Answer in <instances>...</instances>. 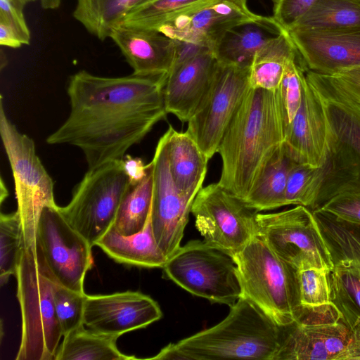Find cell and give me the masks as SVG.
I'll return each instance as SVG.
<instances>
[{
  "label": "cell",
  "mask_w": 360,
  "mask_h": 360,
  "mask_svg": "<svg viewBox=\"0 0 360 360\" xmlns=\"http://www.w3.org/2000/svg\"><path fill=\"white\" fill-rule=\"evenodd\" d=\"M119 338L98 333L82 325L63 335L54 360H130L134 356L122 353Z\"/></svg>",
  "instance_id": "obj_29"
},
{
  "label": "cell",
  "mask_w": 360,
  "mask_h": 360,
  "mask_svg": "<svg viewBox=\"0 0 360 360\" xmlns=\"http://www.w3.org/2000/svg\"><path fill=\"white\" fill-rule=\"evenodd\" d=\"M109 38L118 46L133 74L141 76L168 75L175 58L176 41L162 33L120 23Z\"/></svg>",
  "instance_id": "obj_19"
},
{
  "label": "cell",
  "mask_w": 360,
  "mask_h": 360,
  "mask_svg": "<svg viewBox=\"0 0 360 360\" xmlns=\"http://www.w3.org/2000/svg\"><path fill=\"white\" fill-rule=\"evenodd\" d=\"M162 316L161 309L150 296L127 290L108 295H86L84 325L108 335H122L147 327Z\"/></svg>",
  "instance_id": "obj_15"
},
{
  "label": "cell",
  "mask_w": 360,
  "mask_h": 360,
  "mask_svg": "<svg viewBox=\"0 0 360 360\" xmlns=\"http://www.w3.org/2000/svg\"><path fill=\"white\" fill-rule=\"evenodd\" d=\"M153 189V171L151 162L146 176L135 185H130L123 196L112 224L123 236L141 231L150 215Z\"/></svg>",
  "instance_id": "obj_31"
},
{
  "label": "cell",
  "mask_w": 360,
  "mask_h": 360,
  "mask_svg": "<svg viewBox=\"0 0 360 360\" xmlns=\"http://www.w3.org/2000/svg\"><path fill=\"white\" fill-rule=\"evenodd\" d=\"M297 53L288 31L283 30L270 39L257 51L250 65V87L278 89L287 62Z\"/></svg>",
  "instance_id": "obj_28"
},
{
  "label": "cell",
  "mask_w": 360,
  "mask_h": 360,
  "mask_svg": "<svg viewBox=\"0 0 360 360\" xmlns=\"http://www.w3.org/2000/svg\"><path fill=\"white\" fill-rule=\"evenodd\" d=\"M162 269L165 278L212 303L231 307L241 296L233 259L203 240L181 246Z\"/></svg>",
  "instance_id": "obj_8"
},
{
  "label": "cell",
  "mask_w": 360,
  "mask_h": 360,
  "mask_svg": "<svg viewBox=\"0 0 360 360\" xmlns=\"http://www.w3.org/2000/svg\"><path fill=\"white\" fill-rule=\"evenodd\" d=\"M0 134L13 175L24 246L37 252L36 231L41 211L46 206L56 205L53 181L36 153L33 140L8 119L2 96Z\"/></svg>",
  "instance_id": "obj_6"
},
{
  "label": "cell",
  "mask_w": 360,
  "mask_h": 360,
  "mask_svg": "<svg viewBox=\"0 0 360 360\" xmlns=\"http://www.w3.org/2000/svg\"><path fill=\"white\" fill-rule=\"evenodd\" d=\"M21 314L16 360H54L63 336L56 314L53 281L37 258L24 248L15 274Z\"/></svg>",
  "instance_id": "obj_5"
},
{
  "label": "cell",
  "mask_w": 360,
  "mask_h": 360,
  "mask_svg": "<svg viewBox=\"0 0 360 360\" xmlns=\"http://www.w3.org/2000/svg\"><path fill=\"white\" fill-rule=\"evenodd\" d=\"M167 75L108 77L81 70L67 88L70 112L50 134V145L79 148L92 169L122 160L160 121L165 119L164 87Z\"/></svg>",
  "instance_id": "obj_1"
},
{
  "label": "cell",
  "mask_w": 360,
  "mask_h": 360,
  "mask_svg": "<svg viewBox=\"0 0 360 360\" xmlns=\"http://www.w3.org/2000/svg\"><path fill=\"white\" fill-rule=\"evenodd\" d=\"M122 160L88 169L70 201L59 210L67 221L93 247L112 226L122 199L130 186Z\"/></svg>",
  "instance_id": "obj_7"
},
{
  "label": "cell",
  "mask_w": 360,
  "mask_h": 360,
  "mask_svg": "<svg viewBox=\"0 0 360 360\" xmlns=\"http://www.w3.org/2000/svg\"><path fill=\"white\" fill-rule=\"evenodd\" d=\"M356 25H360V0H316L290 30L335 29Z\"/></svg>",
  "instance_id": "obj_32"
},
{
  "label": "cell",
  "mask_w": 360,
  "mask_h": 360,
  "mask_svg": "<svg viewBox=\"0 0 360 360\" xmlns=\"http://www.w3.org/2000/svg\"><path fill=\"white\" fill-rule=\"evenodd\" d=\"M24 238L20 215L16 210L0 215V283L3 286L15 276L22 254Z\"/></svg>",
  "instance_id": "obj_35"
},
{
  "label": "cell",
  "mask_w": 360,
  "mask_h": 360,
  "mask_svg": "<svg viewBox=\"0 0 360 360\" xmlns=\"http://www.w3.org/2000/svg\"><path fill=\"white\" fill-rule=\"evenodd\" d=\"M319 209L340 219L360 224V182L348 186Z\"/></svg>",
  "instance_id": "obj_39"
},
{
  "label": "cell",
  "mask_w": 360,
  "mask_h": 360,
  "mask_svg": "<svg viewBox=\"0 0 360 360\" xmlns=\"http://www.w3.org/2000/svg\"><path fill=\"white\" fill-rule=\"evenodd\" d=\"M41 6L44 9L53 10L58 8L61 0H39Z\"/></svg>",
  "instance_id": "obj_47"
},
{
  "label": "cell",
  "mask_w": 360,
  "mask_h": 360,
  "mask_svg": "<svg viewBox=\"0 0 360 360\" xmlns=\"http://www.w3.org/2000/svg\"><path fill=\"white\" fill-rule=\"evenodd\" d=\"M316 0H271L273 18L285 30H290Z\"/></svg>",
  "instance_id": "obj_40"
},
{
  "label": "cell",
  "mask_w": 360,
  "mask_h": 360,
  "mask_svg": "<svg viewBox=\"0 0 360 360\" xmlns=\"http://www.w3.org/2000/svg\"><path fill=\"white\" fill-rule=\"evenodd\" d=\"M329 282L331 302L338 310L341 320L352 329L360 323V271L333 267Z\"/></svg>",
  "instance_id": "obj_33"
},
{
  "label": "cell",
  "mask_w": 360,
  "mask_h": 360,
  "mask_svg": "<svg viewBox=\"0 0 360 360\" xmlns=\"http://www.w3.org/2000/svg\"><path fill=\"white\" fill-rule=\"evenodd\" d=\"M266 18L252 12L247 0H213L165 22L155 30L175 40L206 45L213 51L216 41L228 30Z\"/></svg>",
  "instance_id": "obj_16"
},
{
  "label": "cell",
  "mask_w": 360,
  "mask_h": 360,
  "mask_svg": "<svg viewBox=\"0 0 360 360\" xmlns=\"http://www.w3.org/2000/svg\"><path fill=\"white\" fill-rule=\"evenodd\" d=\"M233 259L241 296L279 327L295 322L303 311L296 270L282 261L257 236Z\"/></svg>",
  "instance_id": "obj_4"
},
{
  "label": "cell",
  "mask_w": 360,
  "mask_h": 360,
  "mask_svg": "<svg viewBox=\"0 0 360 360\" xmlns=\"http://www.w3.org/2000/svg\"><path fill=\"white\" fill-rule=\"evenodd\" d=\"M281 329L274 360H349L352 330L333 303L304 307L295 322Z\"/></svg>",
  "instance_id": "obj_11"
},
{
  "label": "cell",
  "mask_w": 360,
  "mask_h": 360,
  "mask_svg": "<svg viewBox=\"0 0 360 360\" xmlns=\"http://www.w3.org/2000/svg\"><path fill=\"white\" fill-rule=\"evenodd\" d=\"M257 236L296 271L333 264L313 212L302 205L256 216Z\"/></svg>",
  "instance_id": "obj_9"
},
{
  "label": "cell",
  "mask_w": 360,
  "mask_h": 360,
  "mask_svg": "<svg viewBox=\"0 0 360 360\" xmlns=\"http://www.w3.org/2000/svg\"><path fill=\"white\" fill-rule=\"evenodd\" d=\"M230 308L217 325L170 343L149 359L274 360L281 327L243 296Z\"/></svg>",
  "instance_id": "obj_3"
},
{
  "label": "cell",
  "mask_w": 360,
  "mask_h": 360,
  "mask_svg": "<svg viewBox=\"0 0 360 360\" xmlns=\"http://www.w3.org/2000/svg\"><path fill=\"white\" fill-rule=\"evenodd\" d=\"M288 32L307 70L333 75L360 67V25Z\"/></svg>",
  "instance_id": "obj_17"
},
{
  "label": "cell",
  "mask_w": 360,
  "mask_h": 360,
  "mask_svg": "<svg viewBox=\"0 0 360 360\" xmlns=\"http://www.w3.org/2000/svg\"><path fill=\"white\" fill-rule=\"evenodd\" d=\"M285 141L278 89L250 88L218 147L221 186L243 201Z\"/></svg>",
  "instance_id": "obj_2"
},
{
  "label": "cell",
  "mask_w": 360,
  "mask_h": 360,
  "mask_svg": "<svg viewBox=\"0 0 360 360\" xmlns=\"http://www.w3.org/2000/svg\"><path fill=\"white\" fill-rule=\"evenodd\" d=\"M307 69L297 53L287 62L278 88L283 115L285 136L302 102Z\"/></svg>",
  "instance_id": "obj_36"
},
{
  "label": "cell",
  "mask_w": 360,
  "mask_h": 360,
  "mask_svg": "<svg viewBox=\"0 0 360 360\" xmlns=\"http://www.w3.org/2000/svg\"><path fill=\"white\" fill-rule=\"evenodd\" d=\"M146 0H77L72 13L91 34L103 41L134 8Z\"/></svg>",
  "instance_id": "obj_30"
},
{
  "label": "cell",
  "mask_w": 360,
  "mask_h": 360,
  "mask_svg": "<svg viewBox=\"0 0 360 360\" xmlns=\"http://www.w3.org/2000/svg\"><path fill=\"white\" fill-rule=\"evenodd\" d=\"M8 192L6 188V186L2 179L1 178V183H0V202L1 204L3 203L4 200L8 197Z\"/></svg>",
  "instance_id": "obj_48"
},
{
  "label": "cell",
  "mask_w": 360,
  "mask_h": 360,
  "mask_svg": "<svg viewBox=\"0 0 360 360\" xmlns=\"http://www.w3.org/2000/svg\"><path fill=\"white\" fill-rule=\"evenodd\" d=\"M217 63L213 51L208 50L172 70L164 87L167 112L188 122L210 86Z\"/></svg>",
  "instance_id": "obj_20"
},
{
  "label": "cell",
  "mask_w": 360,
  "mask_h": 360,
  "mask_svg": "<svg viewBox=\"0 0 360 360\" xmlns=\"http://www.w3.org/2000/svg\"><path fill=\"white\" fill-rule=\"evenodd\" d=\"M26 44L18 31L8 22L0 20V45L10 48H19Z\"/></svg>",
  "instance_id": "obj_45"
},
{
  "label": "cell",
  "mask_w": 360,
  "mask_h": 360,
  "mask_svg": "<svg viewBox=\"0 0 360 360\" xmlns=\"http://www.w3.org/2000/svg\"><path fill=\"white\" fill-rule=\"evenodd\" d=\"M168 158L175 185L185 194L196 197L202 188L209 158L186 131L169 128Z\"/></svg>",
  "instance_id": "obj_25"
},
{
  "label": "cell",
  "mask_w": 360,
  "mask_h": 360,
  "mask_svg": "<svg viewBox=\"0 0 360 360\" xmlns=\"http://www.w3.org/2000/svg\"><path fill=\"white\" fill-rule=\"evenodd\" d=\"M191 213L203 241L232 258L257 236L258 212L218 183L200 189Z\"/></svg>",
  "instance_id": "obj_12"
},
{
  "label": "cell",
  "mask_w": 360,
  "mask_h": 360,
  "mask_svg": "<svg viewBox=\"0 0 360 360\" xmlns=\"http://www.w3.org/2000/svg\"><path fill=\"white\" fill-rule=\"evenodd\" d=\"M37 258L56 283L84 293V283L94 262L92 246L65 219L59 206L41 211L37 231Z\"/></svg>",
  "instance_id": "obj_10"
},
{
  "label": "cell",
  "mask_w": 360,
  "mask_h": 360,
  "mask_svg": "<svg viewBox=\"0 0 360 360\" xmlns=\"http://www.w3.org/2000/svg\"><path fill=\"white\" fill-rule=\"evenodd\" d=\"M328 136L323 101L305 75L302 102L286 131L284 143L295 162L317 167L323 160Z\"/></svg>",
  "instance_id": "obj_18"
},
{
  "label": "cell",
  "mask_w": 360,
  "mask_h": 360,
  "mask_svg": "<svg viewBox=\"0 0 360 360\" xmlns=\"http://www.w3.org/2000/svg\"><path fill=\"white\" fill-rule=\"evenodd\" d=\"M294 162L283 143L267 162L243 202L257 212L285 206L287 179Z\"/></svg>",
  "instance_id": "obj_27"
},
{
  "label": "cell",
  "mask_w": 360,
  "mask_h": 360,
  "mask_svg": "<svg viewBox=\"0 0 360 360\" xmlns=\"http://www.w3.org/2000/svg\"><path fill=\"white\" fill-rule=\"evenodd\" d=\"M313 212L333 267L360 271V224L340 219L322 209Z\"/></svg>",
  "instance_id": "obj_26"
},
{
  "label": "cell",
  "mask_w": 360,
  "mask_h": 360,
  "mask_svg": "<svg viewBox=\"0 0 360 360\" xmlns=\"http://www.w3.org/2000/svg\"><path fill=\"white\" fill-rule=\"evenodd\" d=\"M212 1L146 0L131 10L121 22L155 30L165 22Z\"/></svg>",
  "instance_id": "obj_34"
},
{
  "label": "cell",
  "mask_w": 360,
  "mask_h": 360,
  "mask_svg": "<svg viewBox=\"0 0 360 360\" xmlns=\"http://www.w3.org/2000/svg\"><path fill=\"white\" fill-rule=\"evenodd\" d=\"M96 245L115 262L127 265L162 268L167 260L154 236L150 215L139 232L123 236L112 226Z\"/></svg>",
  "instance_id": "obj_24"
},
{
  "label": "cell",
  "mask_w": 360,
  "mask_h": 360,
  "mask_svg": "<svg viewBox=\"0 0 360 360\" xmlns=\"http://www.w3.org/2000/svg\"><path fill=\"white\" fill-rule=\"evenodd\" d=\"M250 68L217 61L210 86L188 122L186 131L211 159L250 88Z\"/></svg>",
  "instance_id": "obj_13"
},
{
  "label": "cell",
  "mask_w": 360,
  "mask_h": 360,
  "mask_svg": "<svg viewBox=\"0 0 360 360\" xmlns=\"http://www.w3.org/2000/svg\"><path fill=\"white\" fill-rule=\"evenodd\" d=\"M16 5L24 8L27 4L36 1L37 0H11Z\"/></svg>",
  "instance_id": "obj_49"
},
{
  "label": "cell",
  "mask_w": 360,
  "mask_h": 360,
  "mask_svg": "<svg viewBox=\"0 0 360 360\" xmlns=\"http://www.w3.org/2000/svg\"><path fill=\"white\" fill-rule=\"evenodd\" d=\"M326 268L309 267L296 271L300 302L302 307L316 308L332 304L329 275Z\"/></svg>",
  "instance_id": "obj_37"
},
{
  "label": "cell",
  "mask_w": 360,
  "mask_h": 360,
  "mask_svg": "<svg viewBox=\"0 0 360 360\" xmlns=\"http://www.w3.org/2000/svg\"><path fill=\"white\" fill-rule=\"evenodd\" d=\"M313 167L294 162L288 174L285 188V205H302Z\"/></svg>",
  "instance_id": "obj_41"
},
{
  "label": "cell",
  "mask_w": 360,
  "mask_h": 360,
  "mask_svg": "<svg viewBox=\"0 0 360 360\" xmlns=\"http://www.w3.org/2000/svg\"><path fill=\"white\" fill-rule=\"evenodd\" d=\"M283 30L272 16L243 23L226 31L216 41L213 53L219 63L250 68L257 51Z\"/></svg>",
  "instance_id": "obj_23"
},
{
  "label": "cell",
  "mask_w": 360,
  "mask_h": 360,
  "mask_svg": "<svg viewBox=\"0 0 360 360\" xmlns=\"http://www.w3.org/2000/svg\"><path fill=\"white\" fill-rule=\"evenodd\" d=\"M352 330V341L350 347L349 360H360V323L356 325Z\"/></svg>",
  "instance_id": "obj_46"
},
{
  "label": "cell",
  "mask_w": 360,
  "mask_h": 360,
  "mask_svg": "<svg viewBox=\"0 0 360 360\" xmlns=\"http://www.w3.org/2000/svg\"><path fill=\"white\" fill-rule=\"evenodd\" d=\"M169 130L160 137L151 161L153 189L150 220L154 236L167 259L181 247L195 197L181 192L172 179L168 158Z\"/></svg>",
  "instance_id": "obj_14"
},
{
  "label": "cell",
  "mask_w": 360,
  "mask_h": 360,
  "mask_svg": "<svg viewBox=\"0 0 360 360\" xmlns=\"http://www.w3.org/2000/svg\"><path fill=\"white\" fill-rule=\"evenodd\" d=\"M122 165L131 185L142 181L146 176L149 169V164L145 165L141 158H133L129 155H126L122 160Z\"/></svg>",
  "instance_id": "obj_44"
},
{
  "label": "cell",
  "mask_w": 360,
  "mask_h": 360,
  "mask_svg": "<svg viewBox=\"0 0 360 360\" xmlns=\"http://www.w3.org/2000/svg\"><path fill=\"white\" fill-rule=\"evenodd\" d=\"M308 81L318 91L333 136L352 153L360 167V105L330 75L307 70Z\"/></svg>",
  "instance_id": "obj_22"
},
{
  "label": "cell",
  "mask_w": 360,
  "mask_h": 360,
  "mask_svg": "<svg viewBox=\"0 0 360 360\" xmlns=\"http://www.w3.org/2000/svg\"><path fill=\"white\" fill-rule=\"evenodd\" d=\"M23 8L11 0H0V20L11 24L27 45L30 44V32L24 17Z\"/></svg>",
  "instance_id": "obj_42"
},
{
  "label": "cell",
  "mask_w": 360,
  "mask_h": 360,
  "mask_svg": "<svg viewBox=\"0 0 360 360\" xmlns=\"http://www.w3.org/2000/svg\"><path fill=\"white\" fill-rule=\"evenodd\" d=\"M356 182H360V167L329 129L323 160L320 166L312 169L302 205L311 211L319 209L342 190Z\"/></svg>",
  "instance_id": "obj_21"
},
{
  "label": "cell",
  "mask_w": 360,
  "mask_h": 360,
  "mask_svg": "<svg viewBox=\"0 0 360 360\" xmlns=\"http://www.w3.org/2000/svg\"><path fill=\"white\" fill-rule=\"evenodd\" d=\"M330 76L360 105V67L344 70Z\"/></svg>",
  "instance_id": "obj_43"
},
{
  "label": "cell",
  "mask_w": 360,
  "mask_h": 360,
  "mask_svg": "<svg viewBox=\"0 0 360 360\" xmlns=\"http://www.w3.org/2000/svg\"><path fill=\"white\" fill-rule=\"evenodd\" d=\"M86 295L85 292L72 290L53 281L54 307L63 336L84 325Z\"/></svg>",
  "instance_id": "obj_38"
}]
</instances>
